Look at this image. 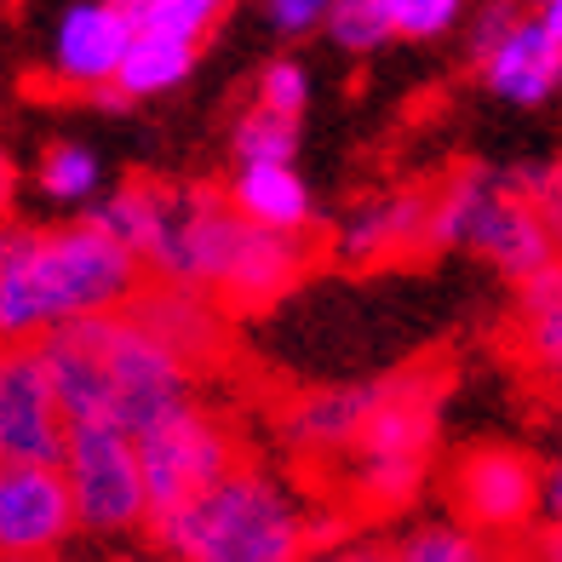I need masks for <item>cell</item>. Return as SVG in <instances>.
<instances>
[{"instance_id": "obj_1", "label": "cell", "mask_w": 562, "mask_h": 562, "mask_svg": "<svg viewBox=\"0 0 562 562\" xmlns=\"http://www.w3.org/2000/svg\"><path fill=\"white\" fill-rule=\"evenodd\" d=\"M41 356L69 425H115L126 437H144L195 402V368L172 356L133 311L53 327Z\"/></svg>"}, {"instance_id": "obj_2", "label": "cell", "mask_w": 562, "mask_h": 562, "mask_svg": "<svg viewBox=\"0 0 562 562\" xmlns=\"http://www.w3.org/2000/svg\"><path fill=\"white\" fill-rule=\"evenodd\" d=\"M138 293L144 265L92 218L0 229V345H41L53 327L126 311Z\"/></svg>"}, {"instance_id": "obj_3", "label": "cell", "mask_w": 562, "mask_h": 562, "mask_svg": "<svg viewBox=\"0 0 562 562\" xmlns=\"http://www.w3.org/2000/svg\"><path fill=\"white\" fill-rule=\"evenodd\" d=\"M316 265L311 236L265 229L236 213L224 190H184V218L172 229V247L161 252L156 281H178L218 299L224 311H270L288 299Z\"/></svg>"}, {"instance_id": "obj_4", "label": "cell", "mask_w": 562, "mask_h": 562, "mask_svg": "<svg viewBox=\"0 0 562 562\" xmlns=\"http://www.w3.org/2000/svg\"><path fill=\"white\" fill-rule=\"evenodd\" d=\"M156 551L178 562H304L311 557V510L281 476L236 465L218 488L149 522Z\"/></svg>"}, {"instance_id": "obj_5", "label": "cell", "mask_w": 562, "mask_h": 562, "mask_svg": "<svg viewBox=\"0 0 562 562\" xmlns=\"http://www.w3.org/2000/svg\"><path fill=\"white\" fill-rule=\"evenodd\" d=\"M430 252H476L510 288H522L528 276L562 259L557 236L522 201L517 178L499 167H459L437 190V201H430Z\"/></svg>"}, {"instance_id": "obj_6", "label": "cell", "mask_w": 562, "mask_h": 562, "mask_svg": "<svg viewBox=\"0 0 562 562\" xmlns=\"http://www.w3.org/2000/svg\"><path fill=\"white\" fill-rule=\"evenodd\" d=\"M437 402H442V373H430L425 362L407 368V385L379 407L362 442L345 453L350 494L368 510H402L425 488L430 453H437V425H442Z\"/></svg>"}, {"instance_id": "obj_7", "label": "cell", "mask_w": 562, "mask_h": 562, "mask_svg": "<svg viewBox=\"0 0 562 562\" xmlns=\"http://www.w3.org/2000/svg\"><path fill=\"white\" fill-rule=\"evenodd\" d=\"M448 505L459 522L494 546L528 540L546 522V465L510 442H476L465 453H453Z\"/></svg>"}, {"instance_id": "obj_8", "label": "cell", "mask_w": 562, "mask_h": 562, "mask_svg": "<svg viewBox=\"0 0 562 562\" xmlns=\"http://www.w3.org/2000/svg\"><path fill=\"white\" fill-rule=\"evenodd\" d=\"M138 465H144V488H149V522H156L167 510L218 488L241 465V442L224 414L190 402L138 437Z\"/></svg>"}, {"instance_id": "obj_9", "label": "cell", "mask_w": 562, "mask_h": 562, "mask_svg": "<svg viewBox=\"0 0 562 562\" xmlns=\"http://www.w3.org/2000/svg\"><path fill=\"white\" fill-rule=\"evenodd\" d=\"M64 476L75 494V517L98 540L149 528V488L138 465V437L115 425H69L64 448Z\"/></svg>"}, {"instance_id": "obj_10", "label": "cell", "mask_w": 562, "mask_h": 562, "mask_svg": "<svg viewBox=\"0 0 562 562\" xmlns=\"http://www.w3.org/2000/svg\"><path fill=\"white\" fill-rule=\"evenodd\" d=\"M69 419L41 345H0V459L64 465Z\"/></svg>"}, {"instance_id": "obj_11", "label": "cell", "mask_w": 562, "mask_h": 562, "mask_svg": "<svg viewBox=\"0 0 562 562\" xmlns=\"http://www.w3.org/2000/svg\"><path fill=\"white\" fill-rule=\"evenodd\" d=\"M81 528L64 465L0 459V562L12 557H58Z\"/></svg>"}, {"instance_id": "obj_12", "label": "cell", "mask_w": 562, "mask_h": 562, "mask_svg": "<svg viewBox=\"0 0 562 562\" xmlns=\"http://www.w3.org/2000/svg\"><path fill=\"white\" fill-rule=\"evenodd\" d=\"M407 385V368L385 373V379H362V385H334V391H311L281 414V442L299 459H345L362 430L373 425V414L385 407L396 391Z\"/></svg>"}, {"instance_id": "obj_13", "label": "cell", "mask_w": 562, "mask_h": 562, "mask_svg": "<svg viewBox=\"0 0 562 562\" xmlns=\"http://www.w3.org/2000/svg\"><path fill=\"white\" fill-rule=\"evenodd\" d=\"M133 35L138 30L110 0H75L53 23V75L64 87H81V92H110Z\"/></svg>"}, {"instance_id": "obj_14", "label": "cell", "mask_w": 562, "mask_h": 562, "mask_svg": "<svg viewBox=\"0 0 562 562\" xmlns=\"http://www.w3.org/2000/svg\"><path fill=\"white\" fill-rule=\"evenodd\" d=\"M430 201L437 195H425V190H396V195L362 201L334 229V259L350 270H368V265L407 259V252H430Z\"/></svg>"}, {"instance_id": "obj_15", "label": "cell", "mask_w": 562, "mask_h": 562, "mask_svg": "<svg viewBox=\"0 0 562 562\" xmlns=\"http://www.w3.org/2000/svg\"><path fill=\"white\" fill-rule=\"evenodd\" d=\"M476 64H482L488 92L505 98V104H522V110L546 104V98L562 87V41L533 12H522Z\"/></svg>"}, {"instance_id": "obj_16", "label": "cell", "mask_w": 562, "mask_h": 562, "mask_svg": "<svg viewBox=\"0 0 562 562\" xmlns=\"http://www.w3.org/2000/svg\"><path fill=\"white\" fill-rule=\"evenodd\" d=\"M126 311H133L172 356H184L195 373L213 368L218 356L229 350V339H224V304L207 299V293H195V288L156 281V288H144L133 304H126Z\"/></svg>"}, {"instance_id": "obj_17", "label": "cell", "mask_w": 562, "mask_h": 562, "mask_svg": "<svg viewBox=\"0 0 562 562\" xmlns=\"http://www.w3.org/2000/svg\"><path fill=\"white\" fill-rule=\"evenodd\" d=\"M87 218H92L98 229H110V236L133 252L144 270H156L161 252L172 247L178 218H184V190L161 184V178H126V184H121L110 201H98Z\"/></svg>"}, {"instance_id": "obj_18", "label": "cell", "mask_w": 562, "mask_h": 562, "mask_svg": "<svg viewBox=\"0 0 562 562\" xmlns=\"http://www.w3.org/2000/svg\"><path fill=\"white\" fill-rule=\"evenodd\" d=\"M229 201L236 213L265 224V229H293V236H311L316 224V195L304 184L299 161H259V167H236L229 178Z\"/></svg>"}, {"instance_id": "obj_19", "label": "cell", "mask_w": 562, "mask_h": 562, "mask_svg": "<svg viewBox=\"0 0 562 562\" xmlns=\"http://www.w3.org/2000/svg\"><path fill=\"white\" fill-rule=\"evenodd\" d=\"M517 327L528 362L562 379V259H551L540 276H528L517 288Z\"/></svg>"}, {"instance_id": "obj_20", "label": "cell", "mask_w": 562, "mask_h": 562, "mask_svg": "<svg viewBox=\"0 0 562 562\" xmlns=\"http://www.w3.org/2000/svg\"><path fill=\"white\" fill-rule=\"evenodd\" d=\"M195 53H201V46H190V41L138 30L133 46H126L121 75H115V92L133 104V98H161V92H172V87H184L190 69H195Z\"/></svg>"}, {"instance_id": "obj_21", "label": "cell", "mask_w": 562, "mask_h": 562, "mask_svg": "<svg viewBox=\"0 0 562 562\" xmlns=\"http://www.w3.org/2000/svg\"><path fill=\"white\" fill-rule=\"evenodd\" d=\"M402 562H505V551L494 540H482L476 528H465L459 517L448 522H419L396 540Z\"/></svg>"}, {"instance_id": "obj_22", "label": "cell", "mask_w": 562, "mask_h": 562, "mask_svg": "<svg viewBox=\"0 0 562 562\" xmlns=\"http://www.w3.org/2000/svg\"><path fill=\"white\" fill-rule=\"evenodd\" d=\"M229 156L236 167H259V161H293L299 156V121L293 115H276L265 104H252L236 133H229Z\"/></svg>"}, {"instance_id": "obj_23", "label": "cell", "mask_w": 562, "mask_h": 562, "mask_svg": "<svg viewBox=\"0 0 562 562\" xmlns=\"http://www.w3.org/2000/svg\"><path fill=\"white\" fill-rule=\"evenodd\" d=\"M98 184H104V172H98V156L87 144H53L41 156V190L58 207H81L98 195Z\"/></svg>"}, {"instance_id": "obj_24", "label": "cell", "mask_w": 562, "mask_h": 562, "mask_svg": "<svg viewBox=\"0 0 562 562\" xmlns=\"http://www.w3.org/2000/svg\"><path fill=\"white\" fill-rule=\"evenodd\" d=\"M327 41L339 53H379L385 41H396L385 0H339L334 18H327Z\"/></svg>"}, {"instance_id": "obj_25", "label": "cell", "mask_w": 562, "mask_h": 562, "mask_svg": "<svg viewBox=\"0 0 562 562\" xmlns=\"http://www.w3.org/2000/svg\"><path fill=\"white\" fill-rule=\"evenodd\" d=\"M229 12V0H156L144 18V30L149 35H172V41H190L201 46Z\"/></svg>"}, {"instance_id": "obj_26", "label": "cell", "mask_w": 562, "mask_h": 562, "mask_svg": "<svg viewBox=\"0 0 562 562\" xmlns=\"http://www.w3.org/2000/svg\"><path fill=\"white\" fill-rule=\"evenodd\" d=\"M465 7L471 0H385L396 41H437L465 18Z\"/></svg>"}, {"instance_id": "obj_27", "label": "cell", "mask_w": 562, "mask_h": 562, "mask_svg": "<svg viewBox=\"0 0 562 562\" xmlns=\"http://www.w3.org/2000/svg\"><path fill=\"white\" fill-rule=\"evenodd\" d=\"M252 104H265L276 115H304V104H311V69H304L299 58H276L259 69V87H252Z\"/></svg>"}, {"instance_id": "obj_28", "label": "cell", "mask_w": 562, "mask_h": 562, "mask_svg": "<svg viewBox=\"0 0 562 562\" xmlns=\"http://www.w3.org/2000/svg\"><path fill=\"white\" fill-rule=\"evenodd\" d=\"M510 178H517L522 201H528L533 213H540V224L551 229L557 247H562V161H546V167H517Z\"/></svg>"}, {"instance_id": "obj_29", "label": "cell", "mask_w": 562, "mask_h": 562, "mask_svg": "<svg viewBox=\"0 0 562 562\" xmlns=\"http://www.w3.org/2000/svg\"><path fill=\"white\" fill-rule=\"evenodd\" d=\"M334 7H339V0H265V23H270L276 35L299 41V35H316V30H327V18H334Z\"/></svg>"}, {"instance_id": "obj_30", "label": "cell", "mask_w": 562, "mask_h": 562, "mask_svg": "<svg viewBox=\"0 0 562 562\" xmlns=\"http://www.w3.org/2000/svg\"><path fill=\"white\" fill-rule=\"evenodd\" d=\"M304 562H402V557H396V540H373V533H362V540L311 546V557H304Z\"/></svg>"}, {"instance_id": "obj_31", "label": "cell", "mask_w": 562, "mask_h": 562, "mask_svg": "<svg viewBox=\"0 0 562 562\" xmlns=\"http://www.w3.org/2000/svg\"><path fill=\"white\" fill-rule=\"evenodd\" d=\"M517 18H522V0H488V7L476 12V23H471V58L488 53V46H494Z\"/></svg>"}, {"instance_id": "obj_32", "label": "cell", "mask_w": 562, "mask_h": 562, "mask_svg": "<svg viewBox=\"0 0 562 562\" xmlns=\"http://www.w3.org/2000/svg\"><path fill=\"white\" fill-rule=\"evenodd\" d=\"M522 546H528V562H562V522H540Z\"/></svg>"}, {"instance_id": "obj_33", "label": "cell", "mask_w": 562, "mask_h": 562, "mask_svg": "<svg viewBox=\"0 0 562 562\" xmlns=\"http://www.w3.org/2000/svg\"><path fill=\"white\" fill-rule=\"evenodd\" d=\"M546 522H562V453L546 465Z\"/></svg>"}, {"instance_id": "obj_34", "label": "cell", "mask_w": 562, "mask_h": 562, "mask_svg": "<svg viewBox=\"0 0 562 562\" xmlns=\"http://www.w3.org/2000/svg\"><path fill=\"white\" fill-rule=\"evenodd\" d=\"M110 7L133 23V30H144V18H149V7H156V0H110Z\"/></svg>"}, {"instance_id": "obj_35", "label": "cell", "mask_w": 562, "mask_h": 562, "mask_svg": "<svg viewBox=\"0 0 562 562\" xmlns=\"http://www.w3.org/2000/svg\"><path fill=\"white\" fill-rule=\"evenodd\" d=\"M12 195H18V172H12V161H7V149H0V213L12 207Z\"/></svg>"}, {"instance_id": "obj_36", "label": "cell", "mask_w": 562, "mask_h": 562, "mask_svg": "<svg viewBox=\"0 0 562 562\" xmlns=\"http://www.w3.org/2000/svg\"><path fill=\"white\" fill-rule=\"evenodd\" d=\"M533 18H540V23H546V30H551V35L562 41V0H546V7H540V12H533Z\"/></svg>"}, {"instance_id": "obj_37", "label": "cell", "mask_w": 562, "mask_h": 562, "mask_svg": "<svg viewBox=\"0 0 562 562\" xmlns=\"http://www.w3.org/2000/svg\"><path fill=\"white\" fill-rule=\"evenodd\" d=\"M133 562H178V557H167V551H156V557H133Z\"/></svg>"}, {"instance_id": "obj_38", "label": "cell", "mask_w": 562, "mask_h": 562, "mask_svg": "<svg viewBox=\"0 0 562 562\" xmlns=\"http://www.w3.org/2000/svg\"><path fill=\"white\" fill-rule=\"evenodd\" d=\"M12 562H64V557H12Z\"/></svg>"}]
</instances>
